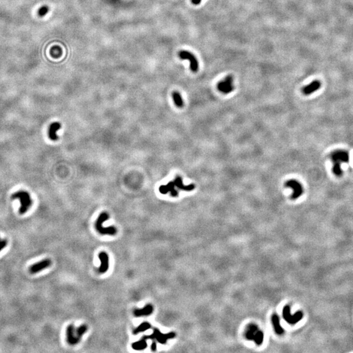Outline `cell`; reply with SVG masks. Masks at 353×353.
I'll use <instances>...</instances> for the list:
<instances>
[{
	"label": "cell",
	"mask_w": 353,
	"mask_h": 353,
	"mask_svg": "<svg viewBox=\"0 0 353 353\" xmlns=\"http://www.w3.org/2000/svg\"><path fill=\"white\" fill-rule=\"evenodd\" d=\"M333 173L337 176H341L342 175V169L341 168V164L338 163H334L333 168H332Z\"/></svg>",
	"instance_id": "24"
},
{
	"label": "cell",
	"mask_w": 353,
	"mask_h": 353,
	"mask_svg": "<svg viewBox=\"0 0 353 353\" xmlns=\"http://www.w3.org/2000/svg\"><path fill=\"white\" fill-rule=\"evenodd\" d=\"M60 128L61 124L60 122H54L51 124L48 129V137L52 141H56L58 139V136L56 134V132Z\"/></svg>",
	"instance_id": "16"
},
{
	"label": "cell",
	"mask_w": 353,
	"mask_h": 353,
	"mask_svg": "<svg viewBox=\"0 0 353 353\" xmlns=\"http://www.w3.org/2000/svg\"><path fill=\"white\" fill-rule=\"evenodd\" d=\"M258 330V326L256 325V324H249V325L247 326V330L245 331V338L247 340L254 341L255 334Z\"/></svg>",
	"instance_id": "17"
},
{
	"label": "cell",
	"mask_w": 353,
	"mask_h": 353,
	"mask_svg": "<svg viewBox=\"0 0 353 353\" xmlns=\"http://www.w3.org/2000/svg\"><path fill=\"white\" fill-rule=\"evenodd\" d=\"M52 264L51 260L49 258H45L43 260L39 261L37 263L33 264L29 268V272L31 274H35L39 273L40 271L44 270L45 269L49 267Z\"/></svg>",
	"instance_id": "7"
},
{
	"label": "cell",
	"mask_w": 353,
	"mask_h": 353,
	"mask_svg": "<svg viewBox=\"0 0 353 353\" xmlns=\"http://www.w3.org/2000/svg\"><path fill=\"white\" fill-rule=\"evenodd\" d=\"M11 198L13 200L19 199L20 200V214H24L27 213L28 209H30L33 204V201L31 198L30 194L25 191V190H19V191L14 193L11 196Z\"/></svg>",
	"instance_id": "1"
},
{
	"label": "cell",
	"mask_w": 353,
	"mask_h": 353,
	"mask_svg": "<svg viewBox=\"0 0 353 353\" xmlns=\"http://www.w3.org/2000/svg\"><path fill=\"white\" fill-rule=\"evenodd\" d=\"M48 7L47 6H43L42 7L40 8V9L39 10V15L40 16H44L45 15H46L47 14V13L48 12Z\"/></svg>",
	"instance_id": "26"
},
{
	"label": "cell",
	"mask_w": 353,
	"mask_h": 353,
	"mask_svg": "<svg viewBox=\"0 0 353 353\" xmlns=\"http://www.w3.org/2000/svg\"><path fill=\"white\" fill-rule=\"evenodd\" d=\"M202 0H192V3L194 5H199Z\"/></svg>",
	"instance_id": "30"
},
{
	"label": "cell",
	"mask_w": 353,
	"mask_h": 353,
	"mask_svg": "<svg viewBox=\"0 0 353 353\" xmlns=\"http://www.w3.org/2000/svg\"><path fill=\"white\" fill-rule=\"evenodd\" d=\"M284 186L287 188H290L292 190V194L291 195L292 200H296L299 198L303 193V188L301 183L296 179H290L284 183Z\"/></svg>",
	"instance_id": "4"
},
{
	"label": "cell",
	"mask_w": 353,
	"mask_h": 353,
	"mask_svg": "<svg viewBox=\"0 0 353 353\" xmlns=\"http://www.w3.org/2000/svg\"><path fill=\"white\" fill-rule=\"evenodd\" d=\"M153 333L155 335V340H156L158 343L160 344H165L168 340L174 339L176 336V334L174 331L164 334L161 333V331L156 328L153 329Z\"/></svg>",
	"instance_id": "9"
},
{
	"label": "cell",
	"mask_w": 353,
	"mask_h": 353,
	"mask_svg": "<svg viewBox=\"0 0 353 353\" xmlns=\"http://www.w3.org/2000/svg\"><path fill=\"white\" fill-rule=\"evenodd\" d=\"M271 323H272L273 326V328H274L275 333H276L277 335H283L284 333V330L281 326L280 319H279V317L278 316V315H277V314H275V313L273 314V315H271Z\"/></svg>",
	"instance_id": "15"
},
{
	"label": "cell",
	"mask_w": 353,
	"mask_h": 353,
	"mask_svg": "<svg viewBox=\"0 0 353 353\" xmlns=\"http://www.w3.org/2000/svg\"><path fill=\"white\" fill-rule=\"evenodd\" d=\"M167 186L168 187V189H169V192H170L171 196L172 197H177L179 196V192L178 190L175 189V185L174 183V181H170L169 182Z\"/></svg>",
	"instance_id": "22"
},
{
	"label": "cell",
	"mask_w": 353,
	"mask_h": 353,
	"mask_svg": "<svg viewBox=\"0 0 353 353\" xmlns=\"http://www.w3.org/2000/svg\"><path fill=\"white\" fill-rule=\"evenodd\" d=\"M51 54L54 58H57L60 56L62 54V50L61 48L58 47H54L52 48L51 50Z\"/></svg>",
	"instance_id": "25"
},
{
	"label": "cell",
	"mask_w": 353,
	"mask_h": 353,
	"mask_svg": "<svg viewBox=\"0 0 353 353\" xmlns=\"http://www.w3.org/2000/svg\"><path fill=\"white\" fill-rule=\"evenodd\" d=\"M321 86V83L319 80H313L312 83H311L308 85L305 86L302 89V92L304 95H310L315 92L317 90L319 89Z\"/></svg>",
	"instance_id": "13"
},
{
	"label": "cell",
	"mask_w": 353,
	"mask_h": 353,
	"mask_svg": "<svg viewBox=\"0 0 353 353\" xmlns=\"http://www.w3.org/2000/svg\"><path fill=\"white\" fill-rule=\"evenodd\" d=\"M150 328H151V324L148 322H144L143 323H141L138 327H137L136 329L133 330V334L134 335H137L141 332H143V331L149 330Z\"/></svg>",
	"instance_id": "20"
},
{
	"label": "cell",
	"mask_w": 353,
	"mask_h": 353,
	"mask_svg": "<svg viewBox=\"0 0 353 353\" xmlns=\"http://www.w3.org/2000/svg\"><path fill=\"white\" fill-rule=\"evenodd\" d=\"M153 306L151 304H147L143 309H136L133 311V315L136 317L149 316L153 313Z\"/></svg>",
	"instance_id": "14"
},
{
	"label": "cell",
	"mask_w": 353,
	"mask_h": 353,
	"mask_svg": "<svg viewBox=\"0 0 353 353\" xmlns=\"http://www.w3.org/2000/svg\"><path fill=\"white\" fill-rule=\"evenodd\" d=\"M172 98L174 99V103L176 107L182 108L184 107V101H183L181 95L177 91H174L172 93Z\"/></svg>",
	"instance_id": "18"
},
{
	"label": "cell",
	"mask_w": 353,
	"mask_h": 353,
	"mask_svg": "<svg viewBox=\"0 0 353 353\" xmlns=\"http://www.w3.org/2000/svg\"><path fill=\"white\" fill-rule=\"evenodd\" d=\"M87 326L85 325V324H83V325L80 326L78 328H77L75 330V335L78 338L79 340H81V337H82L83 335L87 331Z\"/></svg>",
	"instance_id": "23"
},
{
	"label": "cell",
	"mask_w": 353,
	"mask_h": 353,
	"mask_svg": "<svg viewBox=\"0 0 353 353\" xmlns=\"http://www.w3.org/2000/svg\"><path fill=\"white\" fill-rule=\"evenodd\" d=\"M132 347L134 349V350H136V351L144 350V349H146L147 347V340H144L143 338L141 339L139 341L134 342L133 343H132Z\"/></svg>",
	"instance_id": "19"
},
{
	"label": "cell",
	"mask_w": 353,
	"mask_h": 353,
	"mask_svg": "<svg viewBox=\"0 0 353 353\" xmlns=\"http://www.w3.org/2000/svg\"><path fill=\"white\" fill-rule=\"evenodd\" d=\"M282 317L288 324L294 325L301 320L303 317V313L302 311H297L294 315H291L290 306L287 305L282 309Z\"/></svg>",
	"instance_id": "3"
},
{
	"label": "cell",
	"mask_w": 353,
	"mask_h": 353,
	"mask_svg": "<svg viewBox=\"0 0 353 353\" xmlns=\"http://www.w3.org/2000/svg\"><path fill=\"white\" fill-rule=\"evenodd\" d=\"M264 332L262 330H258L255 334V339H254V341H255V343L258 346L262 345L263 343V341H264Z\"/></svg>",
	"instance_id": "21"
},
{
	"label": "cell",
	"mask_w": 353,
	"mask_h": 353,
	"mask_svg": "<svg viewBox=\"0 0 353 353\" xmlns=\"http://www.w3.org/2000/svg\"><path fill=\"white\" fill-rule=\"evenodd\" d=\"M174 181V183L175 185V187H176V188L179 190H185V191H186V192H190L196 188V185L194 184H190L188 185H185L182 183V179L181 178V176H180L179 175H176L175 176V180Z\"/></svg>",
	"instance_id": "12"
},
{
	"label": "cell",
	"mask_w": 353,
	"mask_h": 353,
	"mask_svg": "<svg viewBox=\"0 0 353 353\" xmlns=\"http://www.w3.org/2000/svg\"><path fill=\"white\" fill-rule=\"evenodd\" d=\"M109 216L108 213L106 212H103L101 213L98 218L97 220L95 223V228L96 230L100 233L101 235H115L116 234L117 229L115 226H109V227H104L103 223L106 220H108Z\"/></svg>",
	"instance_id": "2"
},
{
	"label": "cell",
	"mask_w": 353,
	"mask_h": 353,
	"mask_svg": "<svg viewBox=\"0 0 353 353\" xmlns=\"http://www.w3.org/2000/svg\"><path fill=\"white\" fill-rule=\"evenodd\" d=\"M98 257L101 262V266L99 267L98 271L100 273H105L109 269V256L107 252L102 251L99 253Z\"/></svg>",
	"instance_id": "11"
},
{
	"label": "cell",
	"mask_w": 353,
	"mask_h": 353,
	"mask_svg": "<svg viewBox=\"0 0 353 353\" xmlns=\"http://www.w3.org/2000/svg\"><path fill=\"white\" fill-rule=\"evenodd\" d=\"M156 348H157V344H156V342L154 341L150 345V349H151L152 351H156Z\"/></svg>",
	"instance_id": "29"
},
{
	"label": "cell",
	"mask_w": 353,
	"mask_h": 353,
	"mask_svg": "<svg viewBox=\"0 0 353 353\" xmlns=\"http://www.w3.org/2000/svg\"><path fill=\"white\" fill-rule=\"evenodd\" d=\"M66 339L67 342L70 345H75L78 344L80 340L75 335V326L73 324H69L66 329Z\"/></svg>",
	"instance_id": "10"
},
{
	"label": "cell",
	"mask_w": 353,
	"mask_h": 353,
	"mask_svg": "<svg viewBox=\"0 0 353 353\" xmlns=\"http://www.w3.org/2000/svg\"><path fill=\"white\" fill-rule=\"evenodd\" d=\"M234 78L232 75H228L224 79L220 80L217 84V89L224 94H228L231 93L234 90V86L233 84Z\"/></svg>",
	"instance_id": "5"
},
{
	"label": "cell",
	"mask_w": 353,
	"mask_h": 353,
	"mask_svg": "<svg viewBox=\"0 0 353 353\" xmlns=\"http://www.w3.org/2000/svg\"><path fill=\"white\" fill-rule=\"evenodd\" d=\"M330 157L334 163L341 164L342 162L347 163L349 160L348 153L347 151L343 150H337L334 151L333 153H331Z\"/></svg>",
	"instance_id": "8"
},
{
	"label": "cell",
	"mask_w": 353,
	"mask_h": 353,
	"mask_svg": "<svg viewBox=\"0 0 353 353\" xmlns=\"http://www.w3.org/2000/svg\"><path fill=\"white\" fill-rule=\"evenodd\" d=\"M8 244V241L7 239H3V240H0V252L1 251V250L5 248Z\"/></svg>",
	"instance_id": "28"
},
{
	"label": "cell",
	"mask_w": 353,
	"mask_h": 353,
	"mask_svg": "<svg viewBox=\"0 0 353 353\" xmlns=\"http://www.w3.org/2000/svg\"><path fill=\"white\" fill-rule=\"evenodd\" d=\"M0 240H1V239H0Z\"/></svg>",
	"instance_id": "31"
},
{
	"label": "cell",
	"mask_w": 353,
	"mask_h": 353,
	"mask_svg": "<svg viewBox=\"0 0 353 353\" xmlns=\"http://www.w3.org/2000/svg\"><path fill=\"white\" fill-rule=\"evenodd\" d=\"M179 56L182 60H188L190 61V69L192 70V72L196 73L197 71L199 68L198 62H197V60L195 57V56L191 52L186 51H181L179 53Z\"/></svg>",
	"instance_id": "6"
},
{
	"label": "cell",
	"mask_w": 353,
	"mask_h": 353,
	"mask_svg": "<svg viewBox=\"0 0 353 353\" xmlns=\"http://www.w3.org/2000/svg\"><path fill=\"white\" fill-rule=\"evenodd\" d=\"M159 191L162 194H166L168 192H169V189L167 185H161L160 188H159Z\"/></svg>",
	"instance_id": "27"
}]
</instances>
